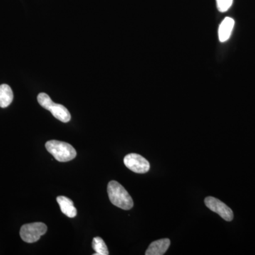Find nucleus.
I'll list each match as a JSON object with an SVG mask.
<instances>
[{
  "label": "nucleus",
  "mask_w": 255,
  "mask_h": 255,
  "mask_svg": "<svg viewBox=\"0 0 255 255\" xmlns=\"http://www.w3.org/2000/svg\"><path fill=\"white\" fill-rule=\"evenodd\" d=\"M109 198L114 206L124 210L131 209L133 201L125 188L116 181H111L107 187Z\"/></svg>",
  "instance_id": "1"
},
{
  "label": "nucleus",
  "mask_w": 255,
  "mask_h": 255,
  "mask_svg": "<svg viewBox=\"0 0 255 255\" xmlns=\"http://www.w3.org/2000/svg\"><path fill=\"white\" fill-rule=\"evenodd\" d=\"M46 147L48 152L59 162H68L75 159L77 155L75 149L68 142L49 140L46 142Z\"/></svg>",
  "instance_id": "2"
},
{
  "label": "nucleus",
  "mask_w": 255,
  "mask_h": 255,
  "mask_svg": "<svg viewBox=\"0 0 255 255\" xmlns=\"http://www.w3.org/2000/svg\"><path fill=\"white\" fill-rule=\"evenodd\" d=\"M38 102L45 110L50 111L53 117L63 123H68L71 119V115L66 107L59 104H55L46 93H40L37 97Z\"/></svg>",
  "instance_id": "3"
},
{
  "label": "nucleus",
  "mask_w": 255,
  "mask_h": 255,
  "mask_svg": "<svg viewBox=\"0 0 255 255\" xmlns=\"http://www.w3.org/2000/svg\"><path fill=\"white\" fill-rule=\"evenodd\" d=\"M46 225L43 223H28L22 226L20 230V236L23 241L28 243H36L47 232Z\"/></svg>",
  "instance_id": "4"
},
{
  "label": "nucleus",
  "mask_w": 255,
  "mask_h": 255,
  "mask_svg": "<svg viewBox=\"0 0 255 255\" xmlns=\"http://www.w3.org/2000/svg\"><path fill=\"white\" fill-rule=\"evenodd\" d=\"M124 162L127 168L135 173L145 174L150 167L148 161L138 154H128L124 157Z\"/></svg>",
  "instance_id": "5"
},
{
  "label": "nucleus",
  "mask_w": 255,
  "mask_h": 255,
  "mask_svg": "<svg viewBox=\"0 0 255 255\" xmlns=\"http://www.w3.org/2000/svg\"><path fill=\"white\" fill-rule=\"evenodd\" d=\"M204 202L210 210L219 214L225 221H233L234 215H233L232 210L219 199L212 197V196H208L204 200Z\"/></svg>",
  "instance_id": "6"
},
{
  "label": "nucleus",
  "mask_w": 255,
  "mask_h": 255,
  "mask_svg": "<svg viewBox=\"0 0 255 255\" xmlns=\"http://www.w3.org/2000/svg\"><path fill=\"white\" fill-rule=\"evenodd\" d=\"M170 241L167 238L152 242L145 252L146 255H162L170 246Z\"/></svg>",
  "instance_id": "7"
},
{
  "label": "nucleus",
  "mask_w": 255,
  "mask_h": 255,
  "mask_svg": "<svg viewBox=\"0 0 255 255\" xmlns=\"http://www.w3.org/2000/svg\"><path fill=\"white\" fill-rule=\"evenodd\" d=\"M62 213L69 218H75L77 216V209L74 206L73 201L66 196H60L57 197Z\"/></svg>",
  "instance_id": "8"
},
{
  "label": "nucleus",
  "mask_w": 255,
  "mask_h": 255,
  "mask_svg": "<svg viewBox=\"0 0 255 255\" xmlns=\"http://www.w3.org/2000/svg\"><path fill=\"white\" fill-rule=\"evenodd\" d=\"M235 26V21L231 17H226L220 24L219 38L220 41L226 42L229 39Z\"/></svg>",
  "instance_id": "9"
},
{
  "label": "nucleus",
  "mask_w": 255,
  "mask_h": 255,
  "mask_svg": "<svg viewBox=\"0 0 255 255\" xmlns=\"http://www.w3.org/2000/svg\"><path fill=\"white\" fill-rule=\"evenodd\" d=\"M14 95L11 87L7 85H0V107L6 108L12 102Z\"/></svg>",
  "instance_id": "10"
},
{
  "label": "nucleus",
  "mask_w": 255,
  "mask_h": 255,
  "mask_svg": "<svg viewBox=\"0 0 255 255\" xmlns=\"http://www.w3.org/2000/svg\"><path fill=\"white\" fill-rule=\"evenodd\" d=\"M92 248L96 252L94 255H109L108 248L102 238H94L92 241Z\"/></svg>",
  "instance_id": "11"
},
{
  "label": "nucleus",
  "mask_w": 255,
  "mask_h": 255,
  "mask_svg": "<svg viewBox=\"0 0 255 255\" xmlns=\"http://www.w3.org/2000/svg\"><path fill=\"white\" fill-rule=\"evenodd\" d=\"M233 0H216L218 10L220 12H226L232 6Z\"/></svg>",
  "instance_id": "12"
}]
</instances>
